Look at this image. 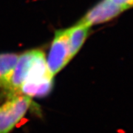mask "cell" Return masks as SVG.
I'll return each mask as SVG.
<instances>
[{
  "label": "cell",
  "mask_w": 133,
  "mask_h": 133,
  "mask_svg": "<svg viewBox=\"0 0 133 133\" xmlns=\"http://www.w3.org/2000/svg\"><path fill=\"white\" fill-rule=\"evenodd\" d=\"M53 77L49 70L45 53L41 50L20 87L19 95L31 98L47 96L52 90Z\"/></svg>",
  "instance_id": "6da1fadb"
},
{
  "label": "cell",
  "mask_w": 133,
  "mask_h": 133,
  "mask_svg": "<svg viewBox=\"0 0 133 133\" xmlns=\"http://www.w3.org/2000/svg\"><path fill=\"white\" fill-rule=\"evenodd\" d=\"M33 107L31 98L16 95L5 100L0 106V133H10Z\"/></svg>",
  "instance_id": "7a4b0ae2"
},
{
  "label": "cell",
  "mask_w": 133,
  "mask_h": 133,
  "mask_svg": "<svg viewBox=\"0 0 133 133\" xmlns=\"http://www.w3.org/2000/svg\"><path fill=\"white\" fill-rule=\"evenodd\" d=\"M72 59L68 42L67 29L56 30L47 58L50 72L55 76Z\"/></svg>",
  "instance_id": "3957f363"
},
{
  "label": "cell",
  "mask_w": 133,
  "mask_h": 133,
  "mask_svg": "<svg viewBox=\"0 0 133 133\" xmlns=\"http://www.w3.org/2000/svg\"><path fill=\"white\" fill-rule=\"evenodd\" d=\"M124 11L125 10L111 0H101L87 11L79 22L91 28L92 25L112 21Z\"/></svg>",
  "instance_id": "277c9868"
},
{
  "label": "cell",
  "mask_w": 133,
  "mask_h": 133,
  "mask_svg": "<svg viewBox=\"0 0 133 133\" xmlns=\"http://www.w3.org/2000/svg\"><path fill=\"white\" fill-rule=\"evenodd\" d=\"M19 55L15 52L0 53V93L4 98L8 90Z\"/></svg>",
  "instance_id": "5b68a950"
},
{
  "label": "cell",
  "mask_w": 133,
  "mask_h": 133,
  "mask_svg": "<svg viewBox=\"0 0 133 133\" xmlns=\"http://www.w3.org/2000/svg\"><path fill=\"white\" fill-rule=\"evenodd\" d=\"M66 29L70 54L73 58L80 50L86 39L90 35V27L78 22L72 27Z\"/></svg>",
  "instance_id": "8992f818"
},
{
  "label": "cell",
  "mask_w": 133,
  "mask_h": 133,
  "mask_svg": "<svg viewBox=\"0 0 133 133\" xmlns=\"http://www.w3.org/2000/svg\"><path fill=\"white\" fill-rule=\"evenodd\" d=\"M125 10L133 8V0H111Z\"/></svg>",
  "instance_id": "52a82bcc"
}]
</instances>
